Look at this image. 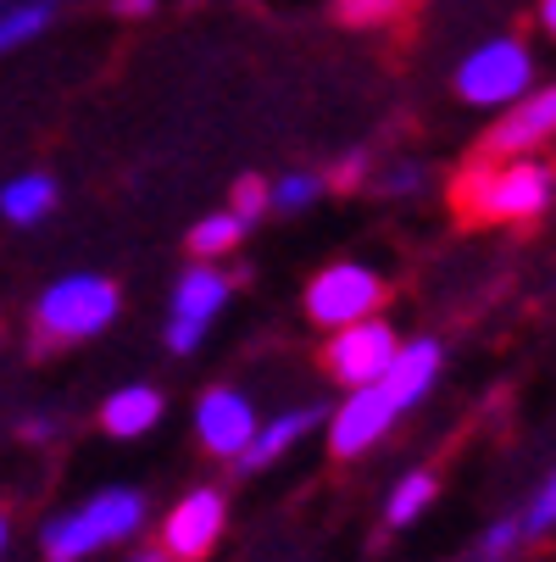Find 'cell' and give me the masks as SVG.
<instances>
[{
	"label": "cell",
	"instance_id": "obj_1",
	"mask_svg": "<svg viewBox=\"0 0 556 562\" xmlns=\"http://www.w3.org/2000/svg\"><path fill=\"white\" fill-rule=\"evenodd\" d=\"M556 201V168L540 156H507V162H473L451 184V206L473 228H523L545 217Z\"/></svg>",
	"mask_w": 556,
	"mask_h": 562
},
{
	"label": "cell",
	"instance_id": "obj_2",
	"mask_svg": "<svg viewBox=\"0 0 556 562\" xmlns=\"http://www.w3.org/2000/svg\"><path fill=\"white\" fill-rule=\"evenodd\" d=\"M145 524V496L139 491H101L90 502H78L72 513L45 524V557L50 562H84L95 551H112L123 540H134Z\"/></svg>",
	"mask_w": 556,
	"mask_h": 562
},
{
	"label": "cell",
	"instance_id": "obj_3",
	"mask_svg": "<svg viewBox=\"0 0 556 562\" xmlns=\"http://www.w3.org/2000/svg\"><path fill=\"white\" fill-rule=\"evenodd\" d=\"M123 295L101 273H67L34 301V340L39 346H78L112 329Z\"/></svg>",
	"mask_w": 556,
	"mask_h": 562
},
{
	"label": "cell",
	"instance_id": "obj_4",
	"mask_svg": "<svg viewBox=\"0 0 556 562\" xmlns=\"http://www.w3.org/2000/svg\"><path fill=\"white\" fill-rule=\"evenodd\" d=\"M534 85V56L518 34H501V40H485L479 50H467L462 67H456V95L467 106H512L523 101Z\"/></svg>",
	"mask_w": 556,
	"mask_h": 562
},
{
	"label": "cell",
	"instance_id": "obj_5",
	"mask_svg": "<svg viewBox=\"0 0 556 562\" xmlns=\"http://www.w3.org/2000/svg\"><path fill=\"white\" fill-rule=\"evenodd\" d=\"M384 301H389V284L367 262H329L324 273L306 284V317H311V324H324L329 335L362 324V317H378Z\"/></svg>",
	"mask_w": 556,
	"mask_h": 562
},
{
	"label": "cell",
	"instance_id": "obj_6",
	"mask_svg": "<svg viewBox=\"0 0 556 562\" xmlns=\"http://www.w3.org/2000/svg\"><path fill=\"white\" fill-rule=\"evenodd\" d=\"M545 139H556V85L523 95L507 106V117H496L479 145H473V162H507V156H534Z\"/></svg>",
	"mask_w": 556,
	"mask_h": 562
},
{
	"label": "cell",
	"instance_id": "obj_7",
	"mask_svg": "<svg viewBox=\"0 0 556 562\" xmlns=\"http://www.w3.org/2000/svg\"><path fill=\"white\" fill-rule=\"evenodd\" d=\"M395 351H401V340H395V329L384 317H362L351 329H334V340L324 346V368L345 390H362V384H378L389 373Z\"/></svg>",
	"mask_w": 556,
	"mask_h": 562
},
{
	"label": "cell",
	"instance_id": "obj_8",
	"mask_svg": "<svg viewBox=\"0 0 556 562\" xmlns=\"http://www.w3.org/2000/svg\"><path fill=\"white\" fill-rule=\"evenodd\" d=\"M228 295H234L228 273H217L206 262H195L190 273H179V284H173V317H168V351L190 357L206 340L212 317L228 306Z\"/></svg>",
	"mask_w": 556,
	"mask_h": 562
},
{
	"label": "cell",
	"instance_id": "obj_9",
	"mask_svg": "<svg viewBox=\"0 0 556 562\" xmlns=\"http://www.w3.org/2000/svg\"><path fill=\"white\" fill-rule=\"evenodd\" d=\"M223 529H228V502H223V491L201 485V491L179 496L173 513L162 518V551L173 562H206L217 551Z\"/></svg>",
	"mask_w": 556,
	"mask_h": 562
},
{
	"label": "cell",
	"instance_id": "obj_10",
	"mask_svg": "<svg viewBox=\"0 0 556 562\" xmlns=\"http://www.w3.org/2000/svg\"><path fill=\"white\" fill-rule=\"evenodd\" d=\"M395 418H401V407L389 401V390L384 384H362V390H351L340 401V413L329 418V451L334 457H362V451H373L384 440V429Z\"/></svg>",
	"mask_w": 556,
	"mask_h": 562
},
{
	"label": "cell",
	"instance_id": "obj_11",
	"mask_svg": "<svg viewBox=\"0 0 556 562\" xmlns=\"http://www.w3.org/2000/svg\"><path fill=\"white\" fill-rule=\"evenodd\" d=\"M257 407L240 395V390H228V384H217V390H206L201 395V407H195V435H201V446L212 451V457H234L240 462V451L257 440Z\"/></svg>",
	"mask_w": 556,
	"mask_h": 562
},
{
	"label": "cell",
	"instance_id": "obj_12",
	"mask_svg": "<svg viewBox=\"0 0 556 562\" xmlns=\"http://www.w3.org/2000/svg\"><path fill=\"white\" fill-rule=\"evenodd\" d=\"M434 373H440V346H434V340H412V346L395 351V362H389V373H384L378 384L389 390L395 407L407 413V407H418V401L429 395Z\"/></svg>",
	"mask_w": 556,
	"mask_h": 562
},
{
	"label": "cell",
	"instance_id": "obj_13",
	"mask_svg": "<svg viewBox=\"0 0 556 562\" xmlns=\"http://www.w3.org/2000/svg\"><path fill=\"white\" fill-rule=\"evenodd\" d=\"M156 424H162V390H150V384H123L117 395L101 401V429L117 440H139Z\"/></svg>",
	"mask_w": 556,
	"mask_h": 562
},
{
	"label": "cell",
	"instance_id": "obj_14",
	"mask_svg": "<svg viewBox=\"0 0 556 562\" xmlns=\"http://www.w3.org/2000/svg\"><path fill=\"white\" fill-rule=\"evenodd\" d=\"M317 418H324V413H317V407H300V413H284V418H273V424H262L257 429V440L240 451V473H262V468H273L306 429H317Z\"/></svg>",
	"mask_w": 556,
	"mask_h": 562
},
{
	"label": "cell",
	"instance_id": "obj_15",
	"mask_svg": "<svg viewBox=\"0 0 556 562\" xmlns=\"http://www.w3.org/2000/svg\"><path fill=\"white\" fill-rule=\"evenodd\" d=\"M50 206H56V179L50 173H18L12 184H0V217L18 223V228L50 217Z\"/></svg>",
	"mask_w": 556,
	"mask_h": 562
},
{
	"label": "cell",
	"instance_id": "obj_16",
	"mask_svg": "<svg viewBox=\"0 0 556 562\" xmlns=\"http://www.w3.org/2000/svg\"><path fill=\"white\" fill-rule=\"evenodd\" d=\"M440 496V479L429 473V468H418V473H407L401 485L389 491V502H384V524L389 529H407V524H418L423 518V507Z\"/></svg>",
	"mask_w": 556,
	"mask_h": 562
},
{
	"label": "cell",
	"instance_id": "obj_17",
	"mask_svg": "<svg viewBox=\"0 0 556 562\" xmlns=\"http://www.w3.org/2000/svg\"><path fill=\"white\" fill-rule=\"evenodd\" d=\"M50 23H56V0H23V7H7L0 12V56L39 40Z\"/></svg>",
	"mask_w": 556,
	"mask_h": 562
},
{
	"label": "cell",
	"instance_id": "obj_18",
	"mask_svg": "<svg viewBox=\"0 0 556 562\" xmlns=\"http://www.w3.org/2000/svg\"><path fill=\"white\" fill-rule=\"evenodd\" d=\"M240 239H246V223H240V217H234V212H212V217H201V223L190 228V251H195L201 262H212V257H228Z\"/></svg>",
	"mask_w": 556,
	"mask_h": 562
},
{
	"label": "cell",
	"instance_id": "obj_19",
	"mask_svg": "<svg viewBox=\"0 0 556 562\" xmlns=\"http://www.w3.org/2000/svg\"><path fill=\"white\" fill-rule=\"evenodd\" d=\"M418 0H334V23L345 29H389V23H401L412 18Z\"/></svg>",
	"mask_w": 556,
	"mask_h": 562
},
{
	"label": "cell",
	"instance_id": "obj_20",
	"mask_svg": "<svg viewBox=\"0 0 556 562\" xmlns=\"http://www.w3.org/2000/svg\"><path fill=\"white\" fill-rule=\"evenodd\" d=\"M268 206H273V184H268V179H257V173L234 179V190H228V212L240 217V223H257Z\"/></svg>",
	"mask_w": 556,
	"mask_h": 562
},
{
	"label": "cell",
	"instance_id": "obj_21",
	"mask_svg": "<svg viewBox=\"0 0 556 562\" xmlns=\"http://www.w3.org/2000/svg\"><path fill=\"white\" fill-rule=\"evenodd\" d=\"M324 190H329V184L317 179V173H284V179L273 184V212H306Z\"/></svg>",
	"mask_w": 556,
	"mask_h": 562
},
{
	"label": "cell",
	"instance_id": "obj_22",
	"mask_svg": "<svg viewBox=\"0 0 556 562\" xmlns=\"http://www.w3.org/2000/svg\"><path fill=\"white\" fill-rule=\"evenodd\" d=\"M518 540H523V524H518V518H501V524H496L479 546H473V557H467V562H501Z\"/></svg>",
	"mask_w": 556,
	"mask_h": 562
},
{
	"label": "cell",
	"instance_id": "obj_23",
	"mask_svg": "<svg viewBox=\"0 0 556 562\" xmlns=\"http://www.w3.org/2000/svg\"><path fill=\"white\" fill-rule=\"evenodd\" d=\"M518 524H523V535H545L551 524H556V473L545 479V485H540V496L518 513Z\"/></svg>",
	"mask_w": 556,
	"mask_h": 562
},
{
	"label": "cell",
	"instance_id": "obj_24",
	"mask_svg": "<svg viewBox=\"0 0 556 562\" xmlns=\"http://www.w3.org/2000/svg\"><path fill=\"white\" fill-rule=\"evenodd\" d=\"M378 190H384V195H418V190H423V168H418V162H395V168L378 179Z\"/></svg>",
	"mask_w": 556,
	"mask_h": 562
},
{
	"label": "cell",
	"instance_id": "obj_25",
	"mask_svg": "<svg viewBox=\"0 0 556 562\" xmlns=\"http://www.w3.org/2000/svg\"><path fill=\"white\" fill-rule=\"evenodd\" d=\"M362 179H367V156L356 150V156H345V162H340V168H334L324 184H329V190H356Z\"/></svg>",
	"mask_w": 556,
	"mask_h": 562
},
{
	"label": "cell",
	"instance_id": "obj_26",
	"mask_svg": "<svg viewBox=\"0 0 556 562\" xmlns=\"http://www.w3.org/2000/svg\"><path fill=\"white\" fill-rule=\"evenodd\" d=\"M112 12L117 18H145V12H156V0H112Z\"/></svg>",
	"mask_w": 556,
	"mask_h": 562
},
{
	"label": "cell",
	"instance_id": "obj_27",
	"mask_svg": "<svg viewBox=\"0 0 556 562\" xmlns=\"http://www.w3.org/2000/svg\"><path fill=\"white\" fill-rule=\"evenodd\" d=\"M534 18H540V29L556 40V0H540V12H534Z\"/></svg>",
	"mask_w": 556,
	"mask_h": 562
},
{
	"label": "cell",
	"instance_id": "obj_28",
	"mask_svg": "<svg viewBox=\"0 0 556 562\" xmlns=\"http://www.w3.org/2000/svg\"><path fill=\"white\" fill-rule=\"evenodd\" d=\"M134 562H173V557H168V551H139Z\"/></svg>",
	"mask_w": 556,
	"mask_h": 562
},
{
	"label": "cell",
	"instance_id": "obj_29",
	"mask_svg": "<svg viewBox=\"0 0 556 562\" xmlns=\"http://www.w3.org/2000/svg\"><path fill=\"white\" fill-rule=\"evenodd\" d=\"M7 540H12V524H7V513H0V551H7Z\"/></svg>",
	"mask_w": 556,
	"mask_h": 562
},
{
	"label": "cell",
	"instance_id": "obj_30",
	"mask_svg": "<svg viewBox=\"0 0 556 562\" xmlns=\"http://www.w3.org/2000/svg\"><path fill=\"white\" fill-rule=\"evenodd\" d=\"M7 7H12V0H0V12H7Z\"/></svg>",
	"mask_w": 556,
	"mask_h": 562
}]
</instances>
